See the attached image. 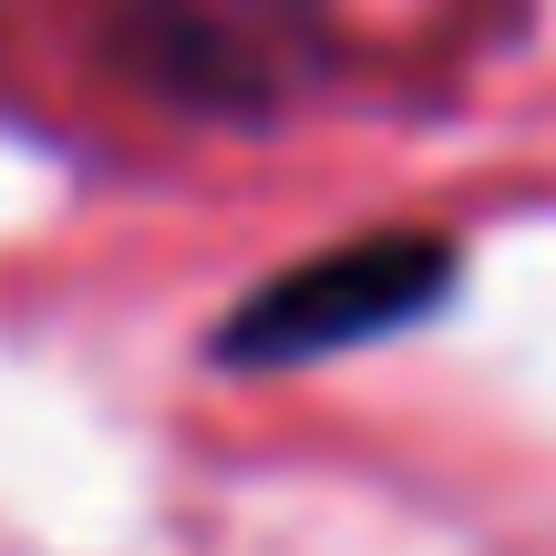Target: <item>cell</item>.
<instances>
[{"label": "cell", "instance_id": "cell-1", "mask_svg": "<svg viewBox=\"0 0 556 556\" xmlns=\"http://www.w3.org/2000/svg\"><path fill=\"white\" fill-rule=\"evenodd\" d=\"M124 52L186 103H268L309 62V0H103Z\"/></svg>", "mask_w": 556, "mask_h": 556}, {"label": "cell", "instance_id": "cell-2", "mask_svg": "<svg viewBox=\"0 0 556 556\" xmlns=\"http://www.w3.org/2000/svg\"><path fill=\"white\" fill-rule=\"evenodd\" d=\"M433 289H443V248H351L340 268H309L289 289H268L227 330V351H248V361L330 351V340H361L381 319H413V299H433Z\"/></svg>", "mask_w": 556, "mask_h": 556}]
</instances>
